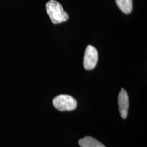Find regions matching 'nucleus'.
Instances as JSON below:
<instances>
[{
  "mask_svg": "<svg viewBox=\"0 0 147 147\" xmlns=\"http://www.w3.org/2000/svg\"><path fill=\"white\" fill-rule=\"evenodd\" d=\"M46 10L53 24H58L68 20V14L64 11L62 5L55 0H50L47 2Z\"/></svg>",
  "mask_w": 147,
  "mask_h": 147,
  "instance_id": "nucleus-1",
  "label": "nucleus"
},
{
  "mask_svg": "<svg viewBox=\"0 0 147 147\" xmlns=\"http://www.w3.org/2000/svg\"><path fill=\"white\" fill-rule=\"evenodd\" d=\"M54 107L60 111L74 110L77 107V101L69 95H59L53 100Z\"/></svg>",
  "mask_w": 147,
  "mask_h": 147,
  "instance_id": "nucleus-2",
  "label": "nucleus"
},
{
  "mask_svg": "<svg viewBox=\"0 0 147 147\" xmlns=\"http://www.w3.org/2000/svg\"><path fill=\"white\" fill-rule=\"evenodd\" d=\"M98 61V52L95 47L88 45L84 57V67L86 70H90L95 68Z\"/></svg>",
  "mask_w": 147,
  "mask_h": 147,
  "instance_id": "nucleus-3",
  "label": "nucleus"
},
{
  "mask_svg": "<svg viewBox=\"0 0 147 147\" xmlns=\"http://www.w3.org/2000/svg\"><path fill=\"white\" fill-rule=\"evenodd\" d=\"M118 103L121 118L123 119H126L128 115L129 100L128 94L124 88H121L120 93H119Z\"/></svg>",
  "mask_w": 147,
  "mask_h": 147,
  "instance_id": "nucleus-4",
  "label": "nucleus"
},
{
  "mask_svg": "<svg viewBox=\"0 0 147 147\" xmlns=\"http://www.w3.org/2000/svg\"><path fill=\"white\" fill-rule=\"evenodd\" d=\"M79 145L81 147H106L101 142L90 136H86L79 141Z\"/></svg>",
  "mask_w": 147,
  "mask_h": 147,
  "instance_id": "nucleus-5",
  "label": "nucleus"
},
{
  "mask_svg": "<svg viewBox=\"0 0 147 147\" xmlns=\"http://www.w3.org/2000/svg\"><path fill=\"white\" fill-rule=\"evenodd\" d=\"M116 4L124 13L130 14L132 10V0H116Z\"/></svg>",
  "mask_w": 147,
  "mask_h": 147,
  "instance_id": "nucleus-6",
  "label": "nucleus"
}]
</instances>
